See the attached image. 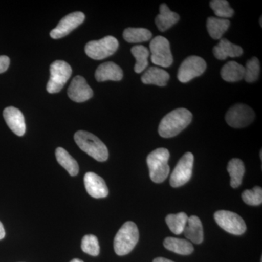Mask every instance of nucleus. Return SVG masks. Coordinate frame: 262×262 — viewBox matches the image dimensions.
Wrapping results in <instances>:
<instances>
[{
    "instance_id": "obj_1",
    "label": "nucleus",
    "mask_w": 262,
    "mask_h": 262,
    "mask_svg": "<svg viewBox=\"0 0 262 262\" xmlns=\"http://www.w3.org/2000/svg\"><path fill=\"white\" fill-rule=\"evenodd\" d=\"M192 114L187 108H179L170 112L160 122L158 133L163 138L178 135L191 123Z\"/></svg>"
},
{
    "instance_id": "obj_2",
    "label": "nucleus",
    "mask_w": 262,
    "mask_h": 262,
    "mask_svg": "<svg viewBox=\"0 0 262 262\" xmlns=\"http://www.w3.org/2000/svg\"><path fill=\"white\" fill-rule=\"evenodd\" d=\"M75 140L77 146L94 159L98 162L107 160V147L97 136L88 131L79 130L75 134Z\"/></svg>"
},
{
    "instance_id": "obj_3",
    "label": "nucleus",
    "mask_w": 262,
    "mask_h": 262,
    "mask_svg": "<svg viewBox=\"0 0 262 262\" xmlns=\"http://www.w3.org/2000/svg\"><path fill=\"white\" fill-rule=\"evenodd\" d=\"M170 153L165 148H158L147 156L146 163L149 167V176L151 181L157 184L163 182L170 173L168 162Z\"/></svg>"
},
{
    "instance_id": "obj_4",
    "label": "nucleus",
    "mask_w": 262,
    "mask_h": 262,
    "mask_svg": "<svg viewBox=\"0 0 262 262\" xmlns=\"http://www.w3.org/2000/svg\"><path fill=\"white\" fill-rule=\"evenodd\" d=\"M139 239L137 226L127 222L119 229L114 239V248L118 256H125L134 250Z\"/></svg>"
},
{
    "instance_id": "obj_5",
    "label": "nucleus",
    "mask_w": 262,
    "mask_h": 262,
    "mask_svg": "<svg viewBox=\"0 0 262 262\" xmlns=\"http://www.w3.org/2000/svg\"><path fill=\"white\" fill-rule=\"evenodd\" d=\"M119 42L116 38L107 36L100 40L91 41L84 48L87 56L94 60H102L113 55L118 49Z\"/></svg>"
},
{
    "instance_id": "obj_6",
    "label": "nucleus",
    "mask_w": 262,
    "mask_h": 262,
    "mask_svg": "<svg viewBox=\"0 0 262 262\" xmlns=\"http://www.w3.org/2000/svg\"><path fill=\"white\" fill-rule=\"evenodd\" d=\"M51 77L47 84V91L49 94L60 92L64 84L72 76V67L67 62L56 61L50 67Z\"/></svg>"
},
{
    "instance_id": "obj_7",
    "label": "nucleus",
    "mask_w": 262,
    "mask_h": 262,
    "mask_svg": "<svg viewBox=\"0 0 262 262\" xmlns=\"http://www.w3.org/2000/svg\"><path fill=\"white\" fill-rule=\"evenodd\" d=\"M151 61L155 65L161 67H169L173 61L170 51V42L166 38L158 36L150 42Z\"/></svg>"
},
{
    "instance_id": "obj_8",
    "label": "nucleus",
    "mask_w": 262,
    "mask_h": 262,
    "mask_svg": "<svg viewBox=\"0 0 262 262\" xmlns=\"http://www.w3.org/2000/svg\"><path fill=\"white\" fill-rule=\"evenodd\" d=\"M217 225L229 233L241 235L246 232V222L237 213L228 211H219L214 213Z\"/></svg>"
},
{
    "instance_id": "obj_9",
    "label": "nucleus",
    "mask_w": 262,
    "mask_h": 262,
    "mask_svg": "<svg viewBox=\"0 0 262 262\" xmlns=\"http://www.w3.org/2000/svg\"><path fill=\"white\" fill-rule=\"evenodd\" d=\"M193 165L194 155L192 153L187 152L183 155L170 176V186L177 188L187 184L192 177Z\"/></svg>"
},
{
    "instance_id": "obj_10",
    "label": "nucleus",
    "mask_w": 262,
    "mask_h": 262,
    "mask_svg": "<svg viewBox=\"0 0 262 262\" xmlns=\"http://www.w3.org/2000/svg\"><path fill=\"white\" fill-rule=\"evenodd\" d=\"M255 118L252 108L244 103H237L232 106L227 114L225 119L229 126L241 128L249 125Z\"/></svg>"
},
{
    "instance_id": "obj_11",
    "label": "nucleus",
    "mask_w": 262,
    "mask_h": 262,
    "mask_svg": "<svg viewBox=\"0 0 262 262\" xmlns=\"http://www.w3.org/2000/svg\"><path fill=\"white\" fill-rule=\"evenodd\" d=\"M206 67V61L203 58L196 56H189L182 62L177 77L181 82L186 83L203 75Z\"/></svg>"
},
{
    "instance_id": "obj_12",
    "label": "nucleus",
    "mask_w": 262,
    "mask_h": 262,
    "mask_svg": "<svg viewBox=\"0 0 262 262\" xmlns=\"http://www.w3.org/2000/svg\"><path fill=\"white\" fill-rule=\"evenodd\" d=\"M84 18L85 16L82 12L70 13L60 20L56 28L51 31L50 35L53 39L64 37L83 23Z\"/></svg>"
},
{
    "instance_id": "obj_13",
    "label": "nucleus",
    "mask_w": 262,
    "mask_h": 262,
    "mask_svg": "<svg viewBox=\"0 0 262 262\" xmlns=\"http://www.w3.org/2000/svg\"><path fill=\"white\" fill-rule=\"evenodd\" d=\"M67 94L72 101L82 103L92 98L94 96V91L84 77L76 76L71 82Z\"/></svg>"
},
{
    "instance_id": "obj_14",
    "label": "nucleus",
    "mask_w": 262,
    "mask_h": 262,
    "mask_svg": "<svg viewBox=\"0 0 262 262\" xmlns=\"http://www.w3.org/2000/svg\"><path fill=\"white\" fill-rule=\"evenodd\" d=\"M84 187L89 195L94 198H104L107 196L108 189L106 182L101 177L93 172L84 175Z\"/></svg>"
},
{
    "instance_id": "obj_15",
    "label": "nucleus",
    "mask_w": 262,
    "mask_h": 262,
    "mask_svg": "<svg viewBox=\"0 0 262 262\" xmlns=\"http://www.w3.org/2000/svg\"><path fill=\"white\" fill-rule=\"evenodd\" d=\"M5 122L15 135L22 136L26 132L25 119L18 108L9 106L3 112Z\"/></svg>"
},
{
    "instance_id": "obj_16",
    "label": "nucleus",
    "mask_w": 262,
    "mask_h": 262,
    "mask_svg": "<svg viewBox=\"0 0 262 262\" xmlns=\"http://www.w3.org/2000/svg\"><path fill=\"white\" fill-rule=\"evenodd\" d=\"M98 82L104 81H120L123 77L122 69L113 62H106L98 67L95 73Z\"/></svg>"
},
{
    "instance_id": "obj_17",
    "label": "nucleus",
    "mask_w": 262,
    "mask_h": 262,
    "mask_svg": "<svg viewBox=\"0 0 262 262\" xmlns=\"http://www.w3.org/2000/svg\"><path fill=\"white\" fill-rule=\"evenodd\" d=\"M213 54L217 59L225 60L228 57L235 58L242 56L244 50L237 45L229 42L228 39H221L218 45L215 46L213 49Z\"/></svg>"
},
{
    "instance_id": "obj_18",
    "label": "nucleus",
    "mask_w": 262,
    "mask_h": 262,
    "mask_svg": "<svg viewBox=\"0 0 262 262\" xmlns=\"http://www.w3.org/2000/svg\"><path fill=\"white\" fill-rule=\"evenodd\" d=\"M179 15L175 12L171 11L166 4L160 6V14L155 18V24L160 32H165L178 23Z\"/></svg>"
},
{
    "instance_id": "obj_19",
    "label": "nucleus",
    "mask_w": 262,
    "mask_h": 262,
    "mask_svg": "<svg viewBox=\"0 0 262 262\" xmlns=\"http://www.w3.org/2000/svg\"><path fill=\"white\" fill-rule=\"evenodd\" d=\"M184 233L185 237L194 244H201L203 243V229L201 220L196 215L188 218Z\"/></svg>"
},
{
    "instance_id": "obj_20",
    "label": "nucleus",
    "mask_w": 262,
    "mask_h": 262,
    "mask_svg": "<svg viewBox=\"0 0 262 262\" xmlns=\"http://www.w3.org/2000/svg\"><path fill=\"white\" fill-rule=\"evenodd\" d=\"M170 75L166 71L159 67H151L141 77V82L146 84H155L163 87L168 83Z\"/></svg>"
},
{
    "instance_id": "obj_21",
    "label": "nucleus",
    "mask_w": 262,
    "mask_h": 262,
    "mask_svg": "<svg viewBox=\"0 0 262 262\" xmlns=\"http://www.w3.org/2000/svg\"><path fill=\"white\" fill-rule=\"evenodd\" d=\"M245 68L244 66L236 61H229L226 63L222 70L221 75L224 80L229 82H238L244 79Z\"/></svg>"
},
{
    "instance_id": "obj_22",
    "label": "nucleus",
    "mask_w": 262,
    "mask_h": 262,
    "mask_svg": "<svg viewBox=\"0 0 262 262\" xmlns=\"http://www.w3.org/2000/svg\"><path fill=\"white\" fill-rule=\"evenodd\" d=\"M164 246L172 252L180 255H189L194 251V247L189 241L184 239L169 237L165 239Z\"/></svg>"
},
{
    "instance_id": "obj_23",
    "label": "nucleus",
    "mask_w": 262,
    "mask_h": 262,
    "mask_svg": "<svg viewBox=\"0 0 262 262\" xmlns=\"http://www.w3.org/2000/svg\"><path fill=\"white\" fill-rule=\"evenodd\" d=\"M230 22L227 19L210 17L207 20V29L211 38L221 39L228 30Z\"/></svg>"
},
{
    "instance_id": "obj_24",
    "label": "nucleus",
    "mask_w": 262,
    "mask_h": 262,
    "mask_svg": "<svg viewBox=\"0 0 262 262\" xmlns=\"http://www.w3.org/2000/svg\"><path fill=\"white\" fill-rule=\"evenodd\" d=\"M56 157L58 163L66 169L72 177H75L78 174V163L67 150L61 147L57 148Z\"/></svg>"
},
{
    "instance_id": "obj_25",
    "label": "nucleus",
    "mask_w": 262,
    "mask_h": 262,
    "mask_svg": "<svg viewBox=\"0 0 262 262\" xmlns=\"http://www.w3.org/2000/svg\"><path fill=\"white\" fill-rule=\"evenodd\" d=\"M227 170L230 176V185L232 188H237L241 185L245 173V166L242 160L234 158L229 162Z\"/></svg>"
},
{
    "instance_id": "obj_26",
    "label": "nucleus",
    "mask_w": 262,
    "mask_h": 262,
    "mask_svg": "<svg viewBox=\"0 0 262 262\" xmlns=\"http://www.w3.org/2000/svg\"><path fill=\"white\" fill-rule=\"evenodd\" d=\"M131 53L136 60L134 71L136 73H141L149 66V50L143 46H136L131 48Z\"/></svg>"
},
{
    "instance_id": "obj_27",
    "label": "nucleus",
    "mask_w": 262,
    "mask_h": 262,
    "mask_svg": "<svg viewBox=\"0 0 262 262\" xmlns=\"http://www.w3.org/2000/svg\"><path fill=\"white\" fill-rule=\"evenodd\" d=\"M188 215L184 212L177 214H169L165 218V222L168 225L170 230L175 234H180L184 232L187 225Z\"/></svg>"
},
{
    "instance_id": "obj_28",
    "label": "nucleus",
    "mask_w": 262,
    "mask_h": 262,
    "mask_svg": "<svg viewBox=\"0 0 262 262\" xmlns=\"http://www.w3.org/2000/svg\"><path fill=\"white\" fill-rule=\"evenodd\" d=\"M152 34L144 28H127L123 32V38L130 43H139L149 41Z\"/></svg>"
},
{
    "instance_id": "obj_29",
    "label": "nucleus",
    "mask_w": 262,
    "mask_h": 262,
    "mask_svg": "<svg viewBox=\"0 0 262 262\" xmlns=\"http://www.w3.org/2000/svg\"><path fill=\"white\" fill-rule=\"evenodd\" d=\"M210 5L218 18L227 19L233 16L234 10L226 0H213L210 3Z\"/></svg>"
},
{
    "instance_id": "obj_30",
    "label": "nucleus",
    "mask_w": 262,
    "mask_h": 262,
    "mask_svg": "<svg viewBox=\"0 0 262 262\" xmlns=\"http://www.w3.org/2000/svg\"><path fill=\"white\" fill-rule=\"evenodd\" d=\"M244 68V79L246 82L251 83L258 80L260 73V63L257 58L253 57L248 60Z\"/></svg>"
},
{
    "instance_id": "obj_31",
    "label": "nucleus",
    "mask_w": 262,
    "mask_h": 262,
    "mask_svg": "<svg viewBox=\"0 0 262 262\" xmlns=\"http://www.w3.org/2000/svg\"><path fill=\"white\" fill-rule=\"evenodd\" d=\"M82 251L93 256H97L100 253L99 243L97 237L93 234L84 236L81 244Z\"/></svg>"
},
{
    "instance_id": "obj_32",
    "label": "nucleus",
    "mask_w": 262,
    "mask_h": 262,
    "mask_svg": "<svg viewBox=\"0 0 262 262\" xmlns=\"http://www.w3.org/2000/svg\"><path fill=\"white\" fill-rule=\"evenodd\" d=\"M242 198L246 204L249 206H259L262 203V189L255 187L253 189H247L242 194Z\"/></svg>"
},
{
    "instance_id": "obj_33",
    "label": "nucleus",
    "mask_w": 262,
    "mask_h": 262,
    "mask_svg": "<svg viewBox=\"0 0 262 262\" xmlns=\"http://www.w3.org/2000/svg\"><path fill=\"white\" fill-rule=\"evenodd\" d=\"M10 58L6 56H0V74L6 72L10 66Z\"/></svg>"
},
{
    "instance_id": "obj_34",
    "label": "nucleus",
    "mask_w": 262,
    "mask_h": 262,
    "mask_svg": "<svg viewBox=\"0 0 262 262\" xmlns=\"http://www.w3.org/2000/svg\"><path fill=\"white\" fill-rule=\"evenodd\" d=\"M5 236V230L3 224L0 222V241L4 238Z\"/></svg>"
},
{
    "instance_id": "obj_35",
    "label": "nucleus",
    "mask_w": 262,
    "mask_h": 262,
    "mask_svg": "<svg viewBox=\"0 0 262 262\" xmlns=\"http://www.w3.org/2000/svg\"><path fill=\"white\" fill-rule=\"evenodd\" d=\"M153 262H174L171 261V260H169L168 258H163V257H158L155 258L154 261Z\"/></svg>"
},
{
    "instance_id": "obj_36",
    "label": "nucleus",
    "mask_w": 262,
    "mask_h": 262,
    "mask_svg": "<svg viewBox=\"0 0 262 262\" xmlns=\"http://www.w3.org/2000/svg\"><path fill=\"white\" fill-rule=\"evenodd\" d=\"M70 262H84L83 261H82V260L79 259V258H74V259H72V261Z\"/></svg>"
},
{
    "instance_id": "obj_37",
    "label": "nucleus",
    "mask_w": 262,
    "mask_h": 262,
    "mask_svg": "<svg viewBox=\"0 0 262 262\" xmlns=\"http://www.w3.org/2000/svg\"><path fill=\"white\" fill-rule=\"evenodd\" d=\"M260 25L261 26V18H260Z\"/></svg>"
}]
</instances>
